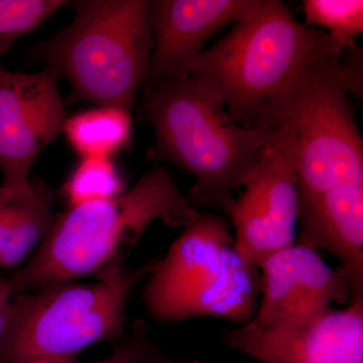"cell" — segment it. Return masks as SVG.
<instances>
[{
  "mask_svg": "<svg viewBox=\"0 0 363 363\" xmlns=\"http://www.w3.org/2000/svg\"><path fill=\"white\" fill-rule=\"evenodd\" d=\"M362 95V54L306 67L253 119L292 156L298 207L334 189L363 184V140L348 94Z\"/></svg>",
  "mask_w": 363,
  "mask_h": 363,
  "instance_id": "cell-1",
  "label": "cell"
},
{
  "mask_svg": "<svg viewBox=\"0 0 363 363\" xmlns=\"http://www.w3.org/2000/svg\"><path fill=\"white\" fill-rule=\"evenodd\" d=\"M20 193L14 195L7 194L0 187V257L4 252L13 227Z\"/></svg>",
  "mask_w": 363,
  "mask_h": 363,
  "instance_id": "cell-20",
  "label": "cell"
},
{
  "mask_svg": "<svg viewBox=\"0 0 363 363\" xmlns=\"http://www.w3.org/2000/svg\"><path fill=\"white\" fill-rule=\"evenodd\" d=\"M228 216L234 248L255 271L274 252L295 243L297 169L290 152L271 136L262 161L242 194L234 200Z\"/></svg>",
  "mask_w": 363,
  "mask_h": 363,
  "instance_id": "cell-9",
  "label": "cell"
},
{
  "mask_svg": "<svg viewBox=\"0 0 363 363\" xmlns=\"http://www.w3.org/2000/svg\"><path fill=\"white\" fill-rule=\"evenodd\" d=\"M152 357L150 344L142 337L133 339L116 347L108 357L94 362H79L77 360H37L25 363H147Z\"/></svg>",
  "mask_w": 363,
  "mask_h": 363,
  "instance_id": "cell-19",
  "label": "cell"
},
{
  "mask_svg": "<svg viewBox=\"0 0 363 363\" xmlns=\"http://www.w3.org/2000/svg\"><path fill=\"white\" fill-rule=\"evenodd\" d=\"M52 202V191L43 181L30 180L28 187L18 194L16 216L0 257V267L13 269L32 257L56 219Z\"/></svg>",
  "mask_w": 363,
  "mask_h": 363,
  "instance_id": "cell-14",
  "label": "cell"
},
{
  "mask_svg": "<svg viewBox=\"0 0 363 363\" xmlns=\"http://www.w3.org/2000/svg\"><path fill=\"white\" fill-rule=\"evenodd\" d=\"M124 191L123 178L107 157H82L64 186L69 207L111 199Z\"/></svg>",
  "mask_w": 363,
  "mask_h": 363,
  "instance_id": "cell-17",
  "label": "cell"
},
{
  "mask_svg": "<svg viewBox=\"0 0 363 363\" xmlns=\"http://www.w3.org/2000/svg\"><path fill=\"white\" fill-rule=\"evenodd\" d=\"M70 25L40 40L28 52L33 63L68 81L66 104L130 112L147 79L152 51L147 0H80L69 2Z\"/></svg>",
  "mask_w": 363,
  "mask_h": 363,
  "instance_id": "cell-4",
  "label": "cell"
},
{
  "mask_svg": "<svg viewBox=\"0 0 363 363\" xmlns=\"http://www.w3.org/2000/svg\"><path fill=\"white\" fill-rule=\"evenodd\" d=\"M157 262L135 269L117 264L93 283L64 281L14 294L0 363L74 359L93 344L118 337L131 291Z\"/></svg>",
  "mask_w": 363,
  "mask_h": 363,
  "instance_id": "cell-6",
  "label": "cell"
},
{
  "mask_svg": "<svg viewBox=\"0 0 363 363\" xmlns=\"http://www.w3.org/2000/svg\"><path fill=\"white\" fill-rule=\"evenodd\" d=\"M13 295L11 281L0 278V351H1L2 341L6 333L11 298Z\"/></svg>",
  "mask_w": 363,
  "mask_h": 363,
  "instance_id": "cell-21",
  "label": "cell"
},
{
  "mask_svg": "<svg viewBox=\"0 0 363 363\" xmlns=\"http://www.w3.org/2000/svg\"><path fill=\"white\" fill-rule=\"evenodd\" d=\"M224 342L260 363H363V298L292 326L223 332Z\"/></svg>",
  "mask_w": 363,
  "mask_h": 363,
  "instance_id": "cell-11",
  "label": "cell"
},
{
  "mask_svg": "<svg viewBox=\"0 0 363 363\" xmlns=\"http://www.w3.org/2000/svg\"><path fill=\"white\" fill-rule=\"evenodd\" d=\"M50 69L16 73L0 67V172L7 194L28 187L40 152L63 133L66 102Z\"/></svg>",
  "mask_w": 363,
  "mask_h": 363,
  "instance_id": "cell-8",
  "label": "cell"
},
{
  "mask_svg": "<svg viewBox=\"0 0 363 363\" xmlns=\"http://www.w3.org/2000/svg\"><path fill=\"white\" fill-rule=\"evenodd\" d=\"M196 363H202V362H196Z\"/></svg>",
  "mask_w": 363,
  "mask_h": 363,
  "instance_id": "cell-23",
  "label": "cell"
},
{
  "mask_svg": "<svg viewBox=\"0 0 363 363\" xmlns=\"http://www.w3.org/2000/svg\"><path fill=\"white\" fill-rule=\"evenodd\" d=\"M199 212L162 168L111 199L71 206L25 264L9 279L13 294L96 277L123 264L125 255L156 221L186 227Z\"/></svg>",
  "mask_w": 363,
  "mask_h": 363,
  "instance_id": "cell-3",
  "label": "cell"
},
{
  "mask_svg": "<svg viewBox=\"0 0 363 363\" xmlns=\"http://www.w3.org/2000/svg\"><path fill=\"white\" fill-rule=\"evenodd\" d=\"M298 245L331 253L363 298V184L342 186L298 207Z\"/></svg>",
  "mask_w": 363,
  "mask_h": 363,
  "instance_id": "cell-13",
  "label": "cell"
},
{
  "mask_svg": "<svg viewBox=\"0 0 363 363\" xmlns=\"http://www.w3.org/2000/svg\"><path fill=\"white\" fill-rule=\"evenodd\" d=\"M303 7L306 26L327 30L336 56L359 48L357 38L363 32L362 0H304Z\"/></svg>",
  "mask_w": 363,
  "mask_h": 363,
  "instance_id": "cell-16",
  "label": "cell"
},
{
  "mask_svg": "<svg viewBox=\"0 0 363 363\" xmlns=\"http://www.w3.org/2000/svg\"><path fill=\"white\" fill-rule=\"evenodd\" d=\"M65 0H0V67L16 40L37 30Z\"/></svg>",
  "mask_w": 363,
  "mask_h": 363,
  "instance_id": "cell-18",
  "label": "cell"
},
{
  "mask_svg": "<svg viewBox=\"0 0 363 363\" xmlns=\"http://www.w3.org/2000/svg\"><path fill=\"white\" fill-rule=\"evenodd\" d=\"M63 133L82 157H111L131 138L130 112L95 106L67 118Z\"/></svg>",
  "mask_w": 363,
  "mask_h": 363,
  "instance_id": "cell-15",
  "label": "cell"
},
{
  "mask_svg": "<svg viewBox=\"0 0 363 363\" xmlns=\"http://www.w3.org/2000/svg\"><path fill=\"white\" fill-rule=\"evenodd\" d=\"M259 292V271L236 252L225 219L198 213L157 259L143 302L162 322L209 316L243 325L252 319Z\"/></svg>",
  "mask_w": 363,
  "mask_h": 363,
  "instance_id": "cell-7",
  "label": "cell"
},
{
  "mask_svg": "<svg viewBox=\"0 0 363 363\" xmlns=\"http://www.w3.org/2000/svg\"><path fill=\"white\" fill-rule=\"evenodd\" d=\"M187 363H196V362H187Z\"/></svg>",
  "mask_w": 363,
  "mask_h": 363,
  "instance_id": "cell-22",
  "label": "cell"
},
{
  "mask_svg": "<svg viewBox=\"0 0 363 363\" xmlns=\"http://www.w3.org/2000/svg\"><path fill=\"white\" fill-rule=\"evenodd\" d=\"M259 0H150L147 21L152 51L145 85L189 77L188 64L201 54L208 40L224 26L252 13Z\"/></svg>",
  "mask_w": 363,
  "mask_h": 363,
  "instance_id": "cell-12",
  "label": "cell"
},
{
  "mask_svg": "<svg viewBox=\"0 0 363 363\" xmlns=\"http://www.w3.org/2000/svg\"><path fill=\"white\" fill-rule=\"evenodd\" d=\"M339 58L326 32L298 23L279 0H259L214 47L188 64L220 93L236 123L252 128L264 105L306 67Z\"/></svg>",
  "mask_w": 363,
  "mask_h": 363,
  "instance_id": "cell-5",
  "label": "cell"
},
{
  "mask_svg": "<svg viewBox=\"0 0 363 363\" xmlns=\"http://www.w3.org/2000/svg\"><path fill=\"white\" fill-rule=\"evenodd\" d=\"M262 301L248 326L260 330L292 326L348 305L352 289L341 267L332 269L316 250L294 243L267 257L259 269Z\"/></svg>",
  "mask_w": 363,
  "mask_h": 363,
  "instance_id": "cell-10",
  "label": "cell"
},
{
  "mask_svg": "<svg viewBox=\"0 0 363 363\" xmlns=\"http://www.w3.org/2000/svg\"><path fill=\"white\" fill-rule=\"evenodd\" d=\"M140 117L154 130L150 159L166 160L194 178L189 200L226 215L269 145L266 131L236 123L220 93L201 78L145 88Z\"/></svg>",
  "mask_w": 363,
  "mask_h": 363,
  "instance_id": "cell-2",
  "label": "cell"
}]
</instances>
